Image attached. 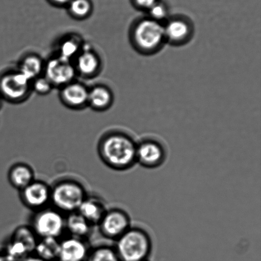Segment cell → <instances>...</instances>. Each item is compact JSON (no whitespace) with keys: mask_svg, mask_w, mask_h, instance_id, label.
Masks as SVG:
<instances>
[{"mask_svg":"<svg viewBox=\"0 0 261 261\" xmlns=\"http://www.w3.org/2000/svg\"><path fill=\"white\" fill-rule=\"evenodd\" d=\"M137 142L126 133L109 132L98 145L99 157L112 170L126 171L137 163Z\"/></svg>","mask_w":261,"mask_h":261,"instance_id":"obj_1","label":"cell"},{"mask_svg":"<svg viewBox=\"0 0 261 261\" xmlns=\"http://www.w3.org/2000/svg\"><path fill=\"white\" fill-rule=\"evenodd\" d=\"M116 242L114 247L121 261H144L152 252V240L140 227H130Z\"/></svg>","mask_w":261,"mask_h":261,"instance_id":"obj_2","label":"cell"},{"mask_svg":"<svg viewBox=\"0 0 261 261\" xmlns=\"http://www.w3.org/2000/svg\"><path fill=\"white\" fill-rule=\"evenodd\" d=\"M130 40L140 53L152 55L157 52L166 42L163 23L150 17L138 20L130 29Z\"/></svg>","mask_w":261,"mask_h":261,"instance_id":"obj_3","label":"cell"},{"mask_svg":"<svg viewBox=\"0 0 261 261\" xmlns=\"http://www.w3.org/2000/svg\"><path fill=\"white\" fill-rule=\"evenodd\" d=\"M50 188V203L63 214L77 211L88 197L84 186L70 179L58 181Z\"/></svg>","mask_w":261,"mask_h":261,"instance_id":"obj_4","label":"cell"},{"mask_svg":"<svg viewBox=\"0 0 261 261\" xmlns=\"http://www.w3.org/2000/svg\"><path fill=\"white\" fill-rule=\"evenodd\" d=\"M65 218L63 213L54 208H46L35 211L30 227L38 236L60 239L66 230Z\"/></svg>","mask_w":261,"mask_h":261,"instance_id":"obj_5","label":"cell"},{"mask_svg":"<svg viewBox=\"0 0 261 261\" xmlns=\"http://www.w3.org/2000/svg\"><path fill=\"white\" fill-rule=\"evenodd\" d=\"M38 239L30 226H20L10 235L3 251L13 260L21 261L35 254Z\"/></svg>","mask_w":261,"mask_h":261,"instance_id":"obj_6","label":"cell"},{"mask_svg":"<svg viewBox=\"0 0 261 261\" xmlns=\"http://www.w3.org/2000/svg\"><path fill=\"white\" fill-rule=\"evenodd\" d=\"M31 81L16 70L6 72L0 76V96L13 104L27 101L32 93Z\"/></svg>","mask_w":261,"mask_h":261,"instance_id":"obj_7","label":"cell"},{"mask_svg":"<svg viewBox=\"0 0 261 261\" xmlns=\"http://www.w3.org/2000/svg\"><path fill=\"white\" fill-rule=\"evenodd\" d=\"M165 145L154 138H145L137 143V163L147 169L162 165L167 158Z\"/></svg>","mask_w":261,"mask_h":261,"instance_id":"obj_8","label":"cell"},{"mask_svg":"<svg viewBox=\"0 0 261 261\" xmlns=\"http://www.w3.org/2000/svg\"><path fill=\"white\" fill-rule=\"evenodd\" d=\"M43 76L54 88L60 89L75 80L76 74L72 62L54 56L45 61Z\"/></svg>","mask_w":261,"mask_h":261,"instance_id":"obj_9","label":"cell"},{"mask_svg":"<svg viewBox=\"0 0 261 261\" xmlns=\"http://www.w3.org/2000/svg\"><path fill=\"white\" fill-rule=\"evenodd\" d=\"M129 214L124 209H107L98 226L104 237L115 241L124 234L132 226Z\"/></svg>","mask_w":261,"mask_h":261,"instance_id":"obj_10","label":"cell"},{"mask_svg":"<svg viewBox=\"0 0 261 261\" xmlns=\"http://www.w3.org/2000/svg\"><path fill=\"white\" fill-rule=\"evenodd\" d=\"M50 191L47 183L35 180L20 191V200L27 208L35 212L39 211L50 203Z\"/></svg>","mask_w":261,"mask_h":261,"instance_id":"obj_11","label":"cell"},{"mask_svg":"<svg viewBox=\"0 0 261 261\" xmlns=\"http://www.w3.org/2000/svg\"><path fill=\"white\" fill-rule=\"evenodd\" d=\"M89 88L76 80L60 89V99L66 107L81 110L88 107Z\"/></svg>","mask_w":261,"mask_h":261,"instance_id":"obj_12","label":"cell"},{"mask_svg":"<svg viewBox=\"0 0 261 261\" xmlns=\"http://www.w3.org/2000/svg\"><path fill=\"white\" fill-rule=\"evenodd\" d=\"M76 74L84 78H93L98 75L102 62L98 53L91 48L84 45L83 50L73 61Z\"/></svg>","mask_w":261,"mask_h":261,"instance_id":"obj_13","label":"cell"},{"mask_svg":"<svg viewBox=\"0 0 261 261\" xmlns=\"http://www.w3.org/2000/svg\"><path fill=\"white\" fill-rule=\"evenodd\" d=\"M164 26L166 42L180 45L190 40L193 34V26L182 18L168 20Z\"/></svg>","mask_w":261,"mask_h":261,"instance_id":"obj_14","label":"cell"},{"mask_svg":"<svg viewBox=\"0 0 261 261\" xmlns=\"http://www.w3.org/2000/svg\"><path fill=\"white\" fill-rule=\"evenodd\" d=\"M89 250L85 240L66 237L60 240L58 261H85Z\"/></svg>","mask_w":261,"mask_h":261,"instance_id":"obj_15","label":"cell"},{"mask_svg":"<svg viewBox=\"0 0 261 261\" xmlns=\"http://www.w3.org/2000/svg\"><path fill=\"white\" fill-rule=\"evenodd\" d=\"M114 96L109 87L96 84L89 88L88 107L96 111H105L114 103Z\"/></svg>","mask_w":261,"mask_h":261,"instance_id":"obj_16","label":"cell"},{"mask_svg":"<svg viewBox=\"0 0 261 261\" xmlns=\"http://www.w3.org/2000/svg\"><path fill=\"white\" fill-rule=\"evenodd\" d=\"M84 45L85 44L80 36L73 33L66 35L59 41L56 56L73 63L76 56L83 50Z\"/></svg>","mask_w":261,"mask_h":261,"instance_id":"obj_17","label":"cell"},{"mask_svg":"<svg viewBox=\"0 0 261 261\" xmlns=\"http://www.w3.org/2000/svg\"><path fill=\"white\" fill-rule=\"evenodd\" d=\"M107 211L106 204L96 197H87L77 212L92 226L98 225Z\"/></svg>","mask_w":261,"mask_h":261,"instance_id":"obj_18","label":"cell"},{"mask_svg":"<svg viewBox=\"0 0 261 261\" xmlns=\"http://www.w3.org/2000/svg\"><path fill=\"white\" fill-rule=\"evenodd\" d=\"M8 178L10 185L20 191L35 180L34 171L25 163H15L10 168Z\"/></svg>","mask_w":261,"mask_h":261,"instance_id":"obj_19","label":"cell"},{"mask_svg":"<svg viewBox=\"0 0 261 261\" xmlns=\"http://www.w3.org/2000/svg\"><path fill=\"white\" fill-rule=\"evenodd\" d=\"M45 61L37 54L30 53L25 55L19 61L17 70L32 82L43 75Z\"/></svg>","mask_w":261,"mask_h":261,"instance_id":"obj_20","label":"cell"},{"mask_svg":"<svg viewBox=\"0 0 261 261\" xmlns=\"http://www.w3.org/2000/svg\"><path fill=\"white\" fill-rule=\"evenodd\" d=\"M65 227L71 236L85 240L90 235L93 226L79 212L75 211L66 217Z\"/></svg>","mask_w":261,"mask_h":261,"instance_id":"obj_21","label":"cell"},{"mask_svg":"<svg viewBox=\"0 0 261 261\" xmlns=\"http://www.w3.org/2000/svg\"><path fill=\"white\" fill-rule=\"evenodd\" d=\"M60 247V239L43 238L38 239L34 254L45 260L58 261Z\"/></svg>","mask_w":261,"mask_h":261,"instance_id":"obj_22","label":"cell"},{"mask_svg":"<svg viewBox=\"0 0 261 261\" xmlns=\"http://www.w3.org/2000/svg\"><path fill=\"white\" fill-rule=\"evenodd\" d=\"M85 261H121L114 247L99 246L89 250Z\"/></svg>","mask_w":261,"mask_h":261,"instance_id":"obj_23","label":"cell"},{"mask_svg":"<svg viewBox=\"0 0 261 261\" xmlns=\"http://www.w3.org/2000/svg\"><path fill=\"white\" fill-rule=\"evenodd\" d=\"M68 7L71 16L79 20L88 18L91 15L93 9L89 0H71Z\"/></svg>","mask_w":261,"mask_h":261,"instance_id":"obj_24","label":"cell"},{"mask_svg":"<svg viewBox=\"0 0 261 261\" xmlns=\"http://www.w3.org/2000/svg\"><path fill=\"white\" fill-rule=\"evenodd\" d=\"M31 88L32 91L42 96H47L55 88L43 74L31 82Z\"/></svg>","mask_w":261,"mask_h":261,"instance_id":"obj_25","label":"cell"},{"mask_svg":"<svg viewBox=\"0 0 261 261\" xmlns=\"http://www.w3.org/2000/svg\"><path fill=\"white\" fill-rule=\"evenodd\" d=\"M150 18L156 21L163 23V20L166 19L168 13L165 6L163 5L156 3L149 10ZM164 24V23H163Z\"/></svg>","mask_w":261,"mask_h":261,"instance_id":"obj_26","label":"cell"},{"mask_svg":"<svg viewBox=\"0 0 261 261\" xmlns=\"http://www.w3.org/2000/svg\"><path fill=\"white\" fill-rule=\"evenodd\" d=\"M136 4L142 9L149 10L151 7L158 3L157 0H135Z\"/></svg>","mask_w":261,"mask_h":261,"instance_id":"obj_27","label":"cell"},{"mask_svg":"<svg viewBox=\"0 0 261 261\" xmlns=\"http://www.w3.org/2000/svg\"><path fill=\"white\" fill-rule=\"evenodd\" d=\"M21 261H47V260H45L42 259H41V258L39 257H38L37 255L33 254L32 255H30V256H28L27 258H25V259L22 260Z\"/></svg>","mask_w":261,"mask_h":261,"instance_id":"obj_28","label":"cell"},{"mask_svg":"<svg viewBox=\"0 0 261 261\" xmlns=\"http://www.w3.org/2000/svg\"><path fill=\"white\" fill-rule=\"evenodd\" d=\"M53 4L59 5V6H63V5H68L71 0H52Z\"/></svg>","mask_w":261,"mask_h":261,"instance_id":"obj_29","label":"cell"},{"mask_svg":"<svg viewBox=\"0 0 261 261\" xmlns=\"http://www.w3.org/2000/svg\"><path fill=\"white\" fill-rule=\"evenodd\" d=\"M0 261H15L3 251L0 252Z\"/></svg>","mask_w":261,"mask_h":261,"instance_id":"obj_30","label":"cell"},{"mask_svg":"<svg viewBox=\"0 0 261 261\" xmlns=\"http://www.w3.org/2000/svg\"><path fill=\"white\" fill-rule=\"evenodd\" d=\"M2 101H3V99L2 98V97L0 96V107H1V106H2Z\"/></svg>","mask_w":261,"mask_h":261,"instance_id":"obj_31","label":"cell"},{"mask_svg":"<svg viewBox=\"0 0 261 261\" xmlns=\"http://www.w3.org/2000/svg\"><path fill=\"white\" fill-rule=\"evenodd\" d=\"M144 261H149V260H144Z\"/></svg>","mask_w":261,"mask_h":261,"instance_id":"obj_32","label":"cell"}]
</instances>
